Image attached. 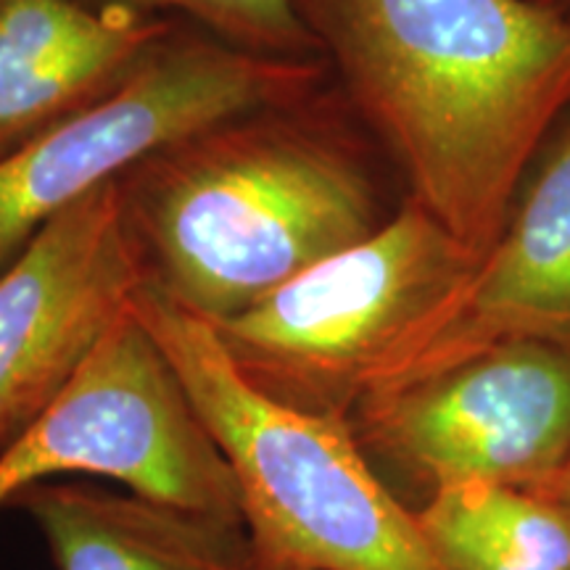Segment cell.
I'll list each match as a JSON object with an SVG mask.
<instances>
[{"label": "cell", "instance_id": "cell-5", "mask_svg": "<svg viewBox=\"0 0 570 570\" xmlns=\"http://www.w3.org/2000/svg\"><path fill=\"white\" fill-rule=\"evenodd\" d=\"M346 425L410 512L462 483L539 491L570 462V346L497 341L375 391Z\"/></svg>", "mask_w": 570, "mask_h": 570}, {"label": "cell", "instance_id": "cell-6", "mask_svg": "<svg viewBox=\"0 0 570 570\" xmlns=\"http://www.w3.org/2000/svg\"><path fill=\"white\" fill-rule=\"evenodd\" d=\"M312 69L223 46L154 51L101 98L0 156V275L56 214L122 169L306 88Z\"/></svg>", "mask_w": 570, "mask_h": 570}, {"label": "cell", "instance_id": "cell-13", "mask_svg": "<svg viewBox=\"0 0 570 570\" xmlns=\"http://www.w3.org/2000/svg\"><path fill=\"white\" fill-rule=\"evenodd\" d=\"M132 9H180L204 19L214 30L230 35L240 42L267 48L302 46L298 24L291 0H111Z\"/></svg>", "mask_w": 570, "mask_h": 570}, {"label": "cell", "instance_id": "cell-9", "mask_svg": "<svg viewBox=\"0 0 570 570\" xmlns=\"http://www.w3.org/2000/svg\"><path fill=\"white\" fill-rule=\"evenodd\" d=\"M510 338L570 346V119L537 156L458 304L389 386Z\"/></svg>", "mask_w": 570, "mask_h": 570}, {"label": "cell", "instance_id": "cell-14", "mask_svg": "<svg viewBox=\"0 0 570 570\" xmlns=\"http://www.w3.org/2000/svg\"><path fill=\"white\" fill-rule=\"evenodd\" d=\"M539 494L550 497L558 504H562V508L570 510V462L566 468H562V473L558 475V479L547 483L544 489H539Z\"/></svg>", "mask_w": 570, "mask_h": 570}, {"label": "cell", "instance_id": "cell-8", "mask_svg": "<svg viewBox=\"0 0 570 570\" xmlns=\"http://www.w3.org/2000/svg\"><path fill=\"white\" fill-rule=\"evenodd\" d=\"M146 283L119 180L35 235L0 275V449L51 407Z\"/></svg>", "mask_w": 570, "mask_h": 570}, {"label": "cell", "instance_id": "cell-7", "mask_svg": "<svg viewBox=\"0 0 570 570\" xmlns=\"http://www.w3.org/2000/svg\"><path fill=\"white\" fill-rule=\"evenodd\" d=\"M59 475L244 523L238 487L180 375L130 309L51 407L0 449V508Z\"/></svg>", "mask_w": 570, "mask_h": 570}, {"label": "cell", "instance_id": "cell-12", "mask_svg": "<svg viewBox=\"0 0 570 570\" xmlns=\"http://www.w3.org/2000/svg\"><path fill=\"white\" fill-rule=\"evenodd\" d=\"M415 515L449 570H570V510L539 491L462 483Z\"/></svg>", "mask_w": 570, "mask_h": 570}, {"label": "cell", "instance_id": "cell-11", "mask_svg": "<svg viewBox=\"0 0 570 570\" xmlns=\"http://www.w3.org/2000/svg\"><path fill=\"white\" fill-rule=\"evenodd\" d=\"M9 504L38 525L59 570H265L246 523L132 491L56 479Z\"/></svg>", "mask_w": 570, "mask_h": 570}, {"label": "cell", "instance_id": "cell-3", "mask_svg": "<svg viewBox=\"0 0 570 570\" xmlns=\"http://www.w3.org/2000/svg\"><path fill=\"white\" fill-rule=\"evenodd\" d=\"M238 487L265 570H449L383 487L346 420L283 407L235 370L204 317L154 285L132 298Z\"/></svg>", "mask_w": 570, "mask_h": 570}, {"label": "cell", "instance_id": "cell-15", "mask_svg": "<svg viewBox=\"0 0 570 570\" xmlns=\"http://www.w3.org/2000/svg\"><path fill=\"white\" fill-rule=\"evenodd\" d=\"M541 3L552 6V9H558V11H566V9H570V0H541Z\"/></svg>", "mask_w": 570, "mask_h": 570}, {"label": "cell", "instance_id": "cell-10", "mask_svg": "<svg viewBox=\"0 0 570 570\" xmlns=\"http://www.w3.org/2000/svg\"><path fill=\"white\" fill-rule=\"evenodd\" d=\"M161 35L122 3L0 0V156L122 82Z\"/></svg>", "mask_w": 570, "mask_h": 570}, {"label": "cell", "instance_id": "cell-1", "mask_svg": "<svg viewBox=\"0 0 570 570\" xmlns=\"http://www.w3.org/2000/svg\"><path fill=\"white\" fill-rule=\"evenodd\" d=\"M348 82L412 202L481 256L570 106V21L541 0H333Z\"/></svg>", "mask_w": 570, "mask_h": 570}, {"label": "cell", "instance_id": "cell-4", "mask_svg": "<svg viewBox=\"0 0 570 570\" xmlns=\"http://www.w3.org/2000/svg\"><path fill=\"white\" fill-rule=\"evenodd\" d=\"M481 259L410 198L360 244L212 325L248 386L346 420L407 370Z\"/></svg>", "mask_w": 570, "mask_h": 570}, {"label": "cell", "instance_id": "cell-2", "mask_svg": "<svg viewBox=\"0 0 570 570\" xmlns=\"http://www.w3.org/2000/svg\"><path fill=\"white\" fill-rule=\"evenodd\" d=\"M125 206L148 285L206 323L240 315L386 223L336 148L240 119L156 154Z\"/></svg>", "mask_w": 570, "mask_h": 570}]
</instances>
